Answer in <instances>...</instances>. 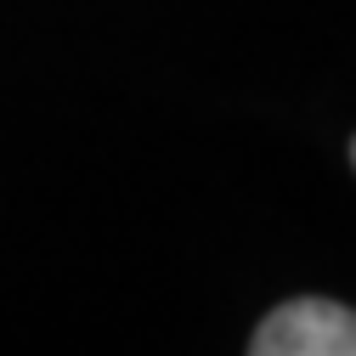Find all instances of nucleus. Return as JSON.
<instances>
[{
	"label": "nucleus",
	"instance_id": "nucleus-1",
	"mask_svg": "<svg viewBox=\"0 0 356 356\" xmlns=\"http://www.w3.org/2000/svg\"><path fill=\"white\" fill-rule=\"evenodd\" d=\"M249 356H356V311L323 294L283 300L254 328Z\"/></svg>",
	"mask_w": 356,
	"mask_h": 356
},
{
	"label": "nucleus",
	"instance_id": "nucleus-2",
	"mask_svg": "<svg viewBox=\"0 0 356 356\" xmlns=\"http://www.w3.org/2000/svg\"><path fill=\"white\" fill-rule=\"evenodd\" d=\"M350 164H356V142H350Z\"/></svg>",
	"mask_w": 356,
	"mask_h": 356
}]
</instances>
